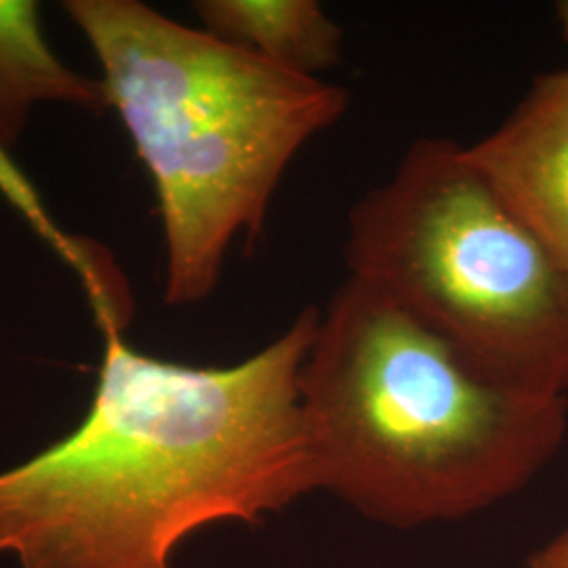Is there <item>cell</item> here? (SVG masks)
I'll list each match as a JSON object with an SVG mask.
<instances>
[{"instance_id":"cell-9","label":"cell","mask_w":568,"mask_h":568,"mask_svg":"<svg viewBox=\"0 0 568 568\" xmlns=\"http://www.w3.org/2000/svg\"><path fill=\"white\" fill-rule=\"evenodd\" d=\"M556 13V21H558V30L562 34V41L567 42L568 47V0H560L554 9Z\"/></svg>"},{"instance_id":"cell-4","label":"cell","mask_w":568,"mask_h":568,"mask_svg":"<svg viewBox=\"0 0 568 568\" xmlns=\"http://www.w3.org/2000/svg\"><path fill=\"white\" fill-rule=\"evenodd\" d=\"M349 276L443 337L485 377L568 394V270L447 138L410 143L347 215Z\"/></svg>"},{"instance_id":"cell-2","label":"cell","mask_w":568,"mask_h":568,"mask_svg":"<svg viewBox=\"0 0 568 568\" xmlns=\"http://www.w3.org/2000/svg\"><path fill=\"white\" fill-rule=\"evenodd\" d=\"M300 389L318 488L387 527L490 508L567 440V396L488 379L352 276L321 310Z\"/></svg>"},{"instance_id":"cell-5","label":"cell","mask_w":568,"mask_h":568,"mask_svg":"<svg viewBox=\"0 0 568 568\" xmlns=\"http://www.w3.org/2000/svg\"><path fill=\"white\" fill-rule=\"evenodd\" d=\"M467 159L509 213L568 270V65L539 74Z\"/></svg>"},{"instance_id":"cell-7","label":"cell","mask_w":568,"mask_h":568,"mask_svg":"<svg viewBox=\"0 0 568 568\" xmlns=\"http://www.w3.org/2000/svg\"><path fill=\"white\" fill-rule=\"evenodd\" d=\"M63 102L105 110L102 81L70 70L44 41L39 4L0 0V159L18 143L32 105Z\"/></svg>"},{"instance_id":"cell-3","label":"cell","mask_w":568,"mask_h":568,"mask_svg":"<svg viewBox=\"0 0 568 568\" xmlns=\"http://www.w3.org/2000/svg\"><path fill=\"white\" fill-rule=\"evenodd\" d=\"M61 7L102 63L108 103L156 187L164 300L199 304L220 283L234 239L262 232L288 164L344 119L349 93L138 0Z\"/></svg>"},{"instance_id":"cell-8","label":"cell","mask_w":568,"mask_h":568,"mask_svg":"<svg viewBox=\"0 0 568 568\" xmlns=\"http://www.w3.org/2000/svg\"><path fill=\"white\" fill-rule=\"evenodd\" d=\"M527 568H568V523L546 546L530 554Z\"/></svg>"},{"instance_id":"cell-6","label":"cell","mask_w":568,"mask_h":568,"mask_svg":"<svg viewBox=\"0 0 568 568\" xmlns=\"http://www.w3.org/2000/svg\"><path fill=\"white\" fill-rule=\"evenodd\" d=\"M194 13L209 34L302 77L344 58V30L316 0H201Z\"/></svg>"},{"instance_id":"cell-1","label":"cell","mask_w":568,"mask_h":568,"mask_svg":"<svg viewBox=\"0 0 568 568\" xmlns=\"http://www.w3.org/2000/svg\"><path fill=\"white\" fill-rule=\"evenodd\" d=\"M95 310L105 352L89 413L0 471V554L21 568H171L192 532L257 525L318 488L300 379L321 310L230 366L145 356L110 302Z\"/></svg>"}]
</instances>
